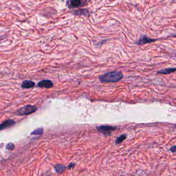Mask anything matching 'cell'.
Masks as SVG:
<instances>
[{
  "label": "cell",
  "instance_id": "obj_1",
  "mask_svg": "<svg viewBox=\"0 0 176 176\" xmlns=\"http://www.w3.org/2000/svg\"><path fill=\"white\" fill-rule=\"evenodd\" d=\"M122 78L123 75L120 71H114L106 73L101 76L99 80L103 83H115L121 80Z\"/></svg>",
  "mask_w": 176,
  "mask_h": 176
},
{
  "label": "cell",
  "instance_id": "obj_2",
  "mask_svg": "<svg viewBox=\"0 0 176 176\" xmlns=\"http://www.w3.org/2000/svg\"><path fill=\"white\" fill-rule=\"evenodd\" d=\"M37 110V108L35 106L26 105L22 108H20L16 111V115L18 116L29 115L35 112Z\"/></svg>",
  "mask_w": 176,
  "mask_h": 176
},
{
  "label": "cell",
  "instance_id": "obj_3",
  "mask_svg": "<svg viewBox=\"0 0 176 176\" xmlns=\"http://www.w3.org/2000/svg\"><path fill=\"white\" fill-rule=\"evenodd\" d=\"M97 129L100 133H103L105 135H111L112 131L117 129V128L110 125H100L97 127Z\"/></svg>",
  "mask_w": 176,
  "mask_h": 176
},
{
  "label": "cell",
  "instance_id": "obj_4",
  "mask_svg": "<svg viewBox=\"0 0 176 176\" xmlns=\"http://www.w3.org/2000/svg\"><path fill=\"white\" fill-rule=\"evenodd\" d=\"M53 85L52 82L49 80L41 81L37 84V86L40 88H50L53 87Z\"/></svg>",
  "mask_w": 176,
  "mask_h": 176
},
{
  "label": "cell",
  "instance_id": "obj_5",
  "mask_svg": "<svg viewBox=\"0 0 176 176\" xmlns=\"http://www.w3.org/2000/svg\"><path fill=\"white\" fill-rule=\"evenodd\" d=\"M16 124V122L12 120H7L3 121L1 124H0V131L3 130L7 129L11 127Z\"/></svg>",
  "mask_w": 176,
  "mask_h": 176
},
{
  "label": "cell",
  "instance_id": "obj_6",
  "mask_svg": "<svg viewBox=\"0 0 176 176\" xmlns=\"http://www.w3.org/2000/svg\"><path fill=\"white\" fill-rule=\"evenodd\" d=\"M155 40L156 39H151L149 37L144 36L139 40H138L136 43L138 45H145L146 43H151L152 42H154Z\"/></svg>",
  "mask_w": 176,
  "mask_h": 176
},
{
  "label": "cell",
  "instance_id": "obj_7",
  "mask_svg": "<svg viewBox=\"0 0 176 176\" xmlns=\"http://www.w3.org/2000/svg\"><path fill=\"white\" fill-rule=\"evenodd\" d=\"M68 2H69L68 4L69 8H77L82 5V2L79 0H73Z\"/></svg>",
  "mask_w": 176,
  "mask_h": 176
},
{
  "label": "cell",
  "instance_id": "obj_8",
  "mask_svg": "<svg viewBox=\"0 0 176 176\" xmlns=\"http://www.w3.org/2000/svg\"><path fill=\"white\" fill-rule=\"evenodd\" d=\"M35 85V83L32 81L26 80L24 81L21 84V87L23 88H31L34 87Z\"/></svg>",
  "mask_w": 176,
  "mask_h": 176
},
{
  "label": "cell",
  "instance_id": "obj_9",
  "mask_svg": "<svg viewBox=\"0 0 176 176\" xmlns=\"http://www.w3.org/2000/svg\"><path fill=\"white\" fill-rule=\"evenodd\" d=\"M175 71H176L175 68H170L165 69L164 70H161L158 71V73H161V74H170L171 73H174Z\"/></svg>",
  "mask_w": 176,
  "mask_h": 176
},
{
  "label": "cell",
  "instance_id": "obj_10",
  "mask_svg": "<svg viewBox=\"0 0 176 176\" xmlns=\"http://www.w3.org/2000/svg\"><path fill=\"white\" fill-rule=\"evenodd\" d=\"M65 167H66L64 165L58 164H56L55 165L54 169H55L56 172L60 174V173H62L65 170Z\"/></svg>",
  "mask_w": 176,
  "mask_h": 176
},
{
  "label": "cell",
  "instance_id": "obj_11",
  "mask_svg": "<svg viewBox=\"0 0 176 176\" xmlns=\"http://www.w3.org/2000/svg\"><path fill=\"white\" fill-rule=\"evenodd\" d=\"M44 132L43 131V128H39L38 129L34 130L31 133V135H43Z\"/></svg>",
  "mask_w": 176,
  "mask_h": 176
},
{
  "label": "cell",
  "instance_id": "obj_12",
  "mask_svg": "<svg viewBox=\"0 0 176 176\" xmlns=\"http://www.w3.org/2000/svg\"><path fill=\"white\" fill-rule=\"evenodd\" d=\"M126 138H127V135H125V134H122V135H120V137H118L117 139H116V143L117 144H120L121 142H122L123 141H125Z\"/></svg>",
  "mask_w": 176,
  "mask_h": 176
},
{
  "label": "cell",
  "instance_id": "obj_13",
  "mask_svg": "<svg viewBox=\"0 0 176 176\" xmlns=\"http://www.w3.org/2000/svg\"><path fill=\"white\" fill-rule=\"evenodd\" d=\"M6 148L9 150H13L15 149V145L14 143H10L7 144L6 146Z\"/></svg>",
  "mask_w": 176,
  "mask_h": 176
},
{
  "label": "cell",
  "instance_id": "obj_14",
  "mask_svg": "<svg viewBox=\"0 0 176 176\" xmlns=\"http://www.w3.org/2000/svg\"><path fill=\"white\" fill-rule=\"evenodd\" d=\"M170 150L172 153H175V151H176V146H174L172 147V148H170Z\"/></svg>",
  "mask_w": 176,
  "mask_h": 176
},
{
  "label": "cell",
  "instance_id": "obj_15",
  "mask_svg": "<svg viewBox=\"0 0 176 176\" xmlns=\"http://www.w3.org/2000/svg\"><path fill=\"white\" fill-rule=\"evenodd\" d=\"M74 164H73V163H70V164L68 166V168H69V169H70V168H73V167H74Z\"/></svg>",
  "mask_w": 176,
  "mask_h": 176
}]
</instances>
